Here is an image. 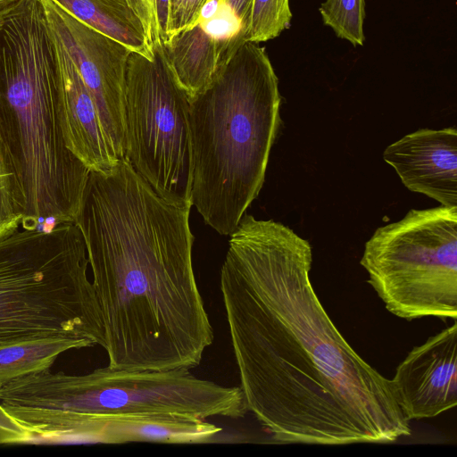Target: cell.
Wrapping results in <instances>:
<instances>
[{"instance_id":"obj_1","label":"cell","mask_w":457,"mask_h":457,"mask_svg":"<svg viewBox=\"0 0 457 457\" xmlns=\"http://www.w3.org/2000/svg\"><path fill=\"white\" fill-rule=\"evenodd\" d=\"M310 243L245 215L220 269L247 411L278 444H386L411 430L391 380L345 340L310 279Z\"/></svg>"},{"instance_id":"obj_2","label":"cell","mask_w":457,"mask_h":457,"mask_svg":"<svg viewBox=\"0 0 457 457\" xmlns=\"http://www.w3.org/2000/svg\"><path fill=\"white\" fill-rule=\"evenodd\" d=\"M191 207L162 198L126 159L90 170L75 223L111 368L191 370L212 345L213 328L193 269Z\"/></svg>"},{"instance_id":"obj_3","label":"cell","mask_w":457,"mask_h":457,"mask_svg":"<svg viewBox=\"0 0 457 457\" xmlns=\"http://www.w3.org/2000/svg\"><path fill=\"white\" fill-rule=\"evenodd\" d=\"M61 71L43 0H19L0 31V135L18 180L22 228L75 222L90 170L67 147Z\"/></svg>"},{"instance_id":"obj_4","label":"cell","mask_w":457,"mask_h":457,"mask_svg":"<svg viewBox=\"0 0 457 457\" xmlns=\"http://www.w3.org/2000/svg\"><path fill=\"white\" fill-rule=\"evenodd\" d=\"M278 79L264 49L243 42L189 100L191 203L220 235H231L262 187L280 126Z\"/></svg>"},{"instance_id":"obj_5","label":"cell","mask_w":457,"mask_h":457,"mask_svg":"<svg viewBox=\"0 0 457 457\" xmlns=\"http://www.w3.org/2000/svg\"><path fill=\"white\" fill-rule=\"evenodd\" d=\"M4 409L34 444H74L87 419L103 414H183L203 420L244 418L239 386H226L190 370H127L105 366L83 375L32 373L0 387Z\"/></svg>"},{"instance_id":"obj_6","label":"cell","mask_w":457,"mask_h":457,"mask_svg":"<svg viewBox=\"0 0 457 457\" xmlns=\"http://www.w3.org/2000/svg\"><path fill=\"white\" fill-rule=\"evenodd\" d=\"M75 222L16 230L0 239V346L55 337L104 349L101 310Z\"/></svg>"},{"instance_id":"obj_7","label":"cell","mask_w":457,"mask_h":457,"mask_svg":"<svg viewBox=\"0 0 457 457\" xmlns=\"http://www.w3.org/2000/svg\"><path fill=\"white\" fill-rule=\"evenodd\" d=\"M360 263L395 316L457 320V207L412 209L379 227Z\"/></svg>"},{"instance_id":"obj_8","label":"cell","mask_w":457,"mask_h":457,"mask_svg":"<svg viewBox=\"0 0 457 457\" xmlns=\"http://www.w3.org/2000/svg\"><path fill=\"white\" fill-rule=\"evenodd\" d=\"M125 118V159L162 198L192 206L189 98L159 45L152 59L135 52L129 56Z\"/></svg>"},{"instance_id":"obj_9","label":"cell","mask_w":457,"mask_h":457,"mask_svg":"<svg viewBox=\"0 0 457 457\" xmlns=\"http://www.w3.org/2000/svg\"><path fill=\"white\" fill-rule=\"evenodd\" d=\"M50 28L70 54L98 111L119 161L126 152V74L131 51L81 22L52 0H43Z\"/></svg>"},{"instance_id":"obj_10","label":"cell","mask_w":457,"mask_h":457,"mask_svg":"<svg viewBox=\"0 0 457 457\" xmlns=\"http://www.w3.org/2000/svg\"><path fill=\"white\" fill-rule=\"evenodd\" d=\"M391 380L404 417L434 418L457 405V322L414 346Z\"/></svg>"},{"instance_id":"obj_11","label":"cell","mask_w":457,"mask_h":457,"mask_svg":"<svg viewBox=\"0 0 457 457\" xmlns=\"http://www.w3.org/2000/svg\"><path fill=\"white\" fill-rule=\"evenodd\" d=\"M383 158L411 191L457 207V130L422 129L388 145Z\"/></svg>"},{"instance_id":"obj_12","label":"cell","mask_w":457,"mask_h":457,"mask_svg":"<svg viewBox=\"0 0 457 457\" xmlns=\"http://www.w3.org/2000/svg\"><path fill=\"white\" fill-rule=\"evenodd\" d=\"M53 34L60 63V122L65 144L90 170H109L120 161L109 145L97 108L80 74Z\"/></svg>"},{"instance_id":"obj_13","label":"cell","mask_w":457,"mask_h":457,"mask_svg":"<svg viewBox=\"0 0 457 457\" xmlns=\"http://www.w3.org/2000/svg\"><path fill=\"white\" fill-rule=\"evenodd\" d=\"M73 17L148 59L154 56L151 12L145 0H52Z\"/></svg>"},{"instance_id":"obj_14","label":"cell","mask_w":457,"mask_h":457,"mask_svg":"<svg viewBox=\"0 0 457 457\" xmlns=\"http://www.w3.org/2000/svg\"><path fill=\"white\" fill-rule=\"evenodd\" d=\"M238 46L215 40L198 21L162 47L173 77L190 100L212 81Z\"/></svg>"},{"instance_id":"obj_15","label":"cell","mask_w":457,"mask_h":457,"mask_svg":"<svg viewBox=\"0 0 457 457\" xmlns=\"http://www.w3.org/2000/svg\"><path fill=\"white\" fill-rule=\"evenodd\" d=\"M83 337H55L0 346V386L24 376L50 370L60 354L94 346Z\"/></svg>"},{"instance_id":"obj_16","label":"cell","mask_w":457,"mask_h":457,"mask_svg":"<svg viewBox=\"0 0 457 457\" xmlns=\"http://www.w3.org/2000/svg\"><path fill=\"white\" fill-rule=\"evenodd\" d=\"M319 12L337 37L353 46L364 45L365 0H325Z\"/></svg>"},{"instance_id":"obj_17","label":"cell","mask_w":457,"mask_h":457,"mask_svg":"<svg viewBox=\"0 0 457 457\" xmlns=\"http://www.w3.org/2000/svg\"><path fill=\"white\" fill-rule=\"evenodd\" d=\"M23 220L16 174L0 135V239L13 233Z\"/></svg>"},{"instance_id":"obj_18","label":"cell","mask_w":457,"mask_h":457,"mask_svg":"<svg viewBox=\"0 0 457 457\" xmlns=\"http://www.w3.org/2000/svg\"><path fill=\"white\" fill-rule=\"evenodd\" d=\"M289 0H253L245 41L261 43L278 37L291 24Z\"/></svg>"},{"instance_id":"obj_19","label":"cell","mask_w":457,"mask_h":457,"mask_svg":"<svg viewBox=\"0 0 457 457\" xmlns=\"http://www.w3.org/2000/svg\"><path fill=\"white\" fill-rule=\"evenodd\" d=\"M207 1L170 0V39L198 22L201 10Z\"/></svg>"},{"instance_id":"obj_20","label":"cell","mask_w":457,"mask_h":457,"mask_svg":"<svg viewBox=\"0 0 457 457\" xmlns=\"http://www.w3.org/2000/svg\"><path fill=\"white\" fill-rule=\"evenodd\" d=\"M21 444H34V436L4 409L0 401V445Z\"/></svg>"},{"instance_id":"obj_21","label":"cell","mask_w":457,"mask_h":457,"mask_svg":"<svg viewBox=\"0 0 457 457\" xmlns=\"http://www.w3.org/2000/svg\"><path fill=\"white\" fill-rule=\"evenodd\" d=\"M154 45L165 46L170 40V0H152Z\"/></svg>"},{"instance_id":"obj_22","label":"cell","mask_w":457,"mask_h":457,"mask_svg":"<svg viewBox=\"0 0 457 457\" xmlns=\"http://www.w3.org/2000/svg\"><path fill=\"white\" fill-rule=\"evenodd\" d=\"M253 2V0H221L220 1V3H223L224 4H226L232 10L234 14L239 20V21L242 25L244 40H245V37L247 33L249 24H250Z\"/></svg>"},{"instance_id":"obj_23","label":"cell","mask_w":457,"mask_h":457,"mask_svg":"<svg viewBox=\"0 0 457 457\" xmlns=\"http://www.w3.org/2000/svg\"><path fill=\"white\" fill-rule=\"evenodd\" d=\"M219 4V0H208L201 10L200 20H208L212 17L218 10Z\"/></svg>"},{"instance_id":"obj_24","label":"cell","mask_w":457,"mask_h":457,"mask_svg":"<svg viewBox=\"0 0 457 457\" xmlns=\"http://www.w3.org/2000/svg\"><path fill=\"white\" fill-rule=\"evenodd\" d=\"M19 0H0V9H4Z\"/></svg>"},{"instance_id":"obj_25","label":"cell","mask_w":457,"mask_h":457,"mask_svg":"<svg viewBox=\"0 0 457 457\" xmlns=\"http://www.w3.org/2000/svg\"><path fill=\"white\" fill-rule=\"evenodd\" d=\"M7 7H5L4 9H0V31L3 29V26L4 24V16H5V11H6Z\"/></svg>"},{"instance_id":"obj_26","label":"cell","mask_w":457,"mask_h":457,"mask_svg":"<svg viewBox=\"0 0 457 457\" xmlns=\"http://www.w3.org/2000/svg\"><path fill=\"white\" fill-rule=\"evenodd\" d=\"M145 2L146 3V4L148 5L149 9H150V12H151V9H152V0H145ZM151 16H152V12H151ZM153 25V24H152Z\"/></svg>"},{"instance_id":"obj_27","label":"cell","mask_w":457,"mask_h":457,"mask_svg":"<svg viewBox=\"0 0 457 457\" xmlns=\"http://www.w3.org/2000/svg\"><path fill=\"white\" fill-rule=\"evenodd\" d=\"M219 1L220 2L221 0H219Z\"/></svg>"}]
</instances>
